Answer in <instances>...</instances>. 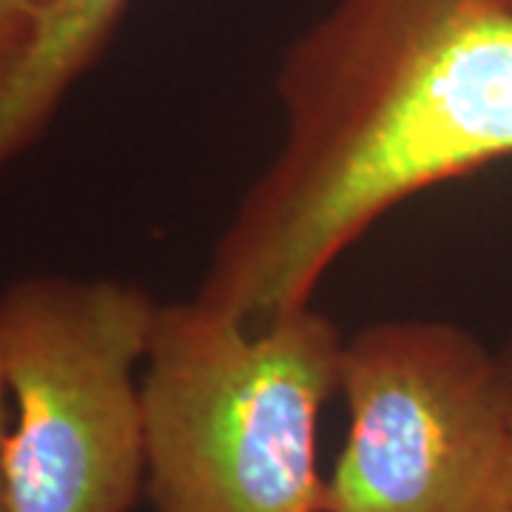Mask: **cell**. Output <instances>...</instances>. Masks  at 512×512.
Instances as JSON below:
<instances>
[{
	"label": "cell",
	"mask_w": 512,
	"mask_h": 512,
	"mask_svg": "<svg viewBox=\"0 0 512 512\" xmlns=\"http://www.w3.org/2000/svg\"><path fill=\"white\" fill-rule=\"evenodd\" d=\"M285 137L194 299L265 325L404 200L512 157V0H336L276 74Z\"/></svg>",
	"instance_id": "cell-1"
},
{
	"label": "cell",
	"mask_w": 512,
	"mask_h": 512,
	"mask_svg": "<svg viewBox=\"0 0 512 512\" xmlns=\"http://www.w3.org/2000/svg\"><path fill=\"white\" fill-rule=\"evenodd\" d=\"M342 345L313 305L265 325L160 305L140 376L154 512H322L316 439Z\"/></svg>",
	"instance_id": "cell-2"
},
{
	"label": "cell",
	"mask_w": 512,
	"mask_h": 512,
	"mask_svg": "<svg viewBox=\"0 0 512 512\" xmlns=\"http://www.w3.org/2000/svg\"><path fill=\"white\" fill-rule=\"evenodd\" d=\"M157 302L137 285L26 276L0 291L12 512H131L146 490V362Z\"/></svg>",
	"instance_id": "cell-3"
},
{
	"label": "cell",
	"mask_w": 512,
	"mask_h": 512,
	"mask_svg": "<svg viewBox=\"0 0 512 512\" xmlns=\"http://www.w3.org/2000/svg\"><path fill=\"white\" fill-rule=\"evenodd\" d=\"M348 436L322 512H504L510 421L498 353L470 330L393 319L342 345Z\"/></svg>",
	"instance_id": "cell-4"
},
{
	"label": "cell",
	"mask_w": 512,
	"mask_h": 512,
	"mask_svg": "<svg viewBox=\"0 0 512 512\" xmlns=\"http://www.w3.org/2000/svg\"><path fill=\"white\" fill-rule=\"evenodd\" d=\"M128 0H55L35 43L0 86V177L52 126L74 83L103 55Z\"/></svg>",
	"instance_id": "cell-5"
},
{
	"label": "cell",
	"mask_w": 512,
	"mask_h": 512,
	"mask_svg": "<svg viewBox=\"0 0 512 512\" xmlns=\"http://www.w3.org/2000/svg\"><path fill=\"white\" fill-rule=\"evenodd\" d=\"M55 0H0V86L15 72Z\"/></svg>",
	"instance_id": "cell-6"
},
{
	"label": "cell",
	"mask_w": 512,
	"mask_h": 512,
	"mask_svg": "<svg viewBox=\"0 0 512 512\" xmlns=\"http://www.w3.org/2000/svg\"><path fill=\"white\" fill-rule=\"evenodd\" d=\"M9 421H12V404H9L6 382H3V373H0V512H12L9 481H6V436H9Z\"/></svg>",
	"instance_id": "cell-7"
},
{
	"label": "cell",
	"mask_w": 512,
	"mask_h": 512,
	"mask_svg": "<svg viewBox=\"0 0 512 512\" xmlns=\"http://www.w3.org/2000/svg\"><path fill=\"white\" fill-rule=\"evenodd\" d=\"M501 359V373H504V390H507V421H510V487H507V507L504 512H512V342L504 353H498Z\"/></svg>",
	"instance_id": "cell-8"
}]
</instances>
